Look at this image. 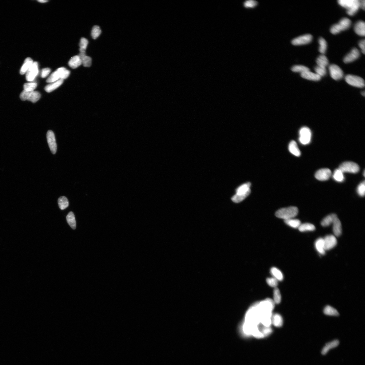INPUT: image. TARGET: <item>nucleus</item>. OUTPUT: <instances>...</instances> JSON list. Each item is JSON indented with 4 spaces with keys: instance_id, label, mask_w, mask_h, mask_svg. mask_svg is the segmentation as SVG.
I'll use <instances>...</instances> for the list:
<instances>
[{
    "instance_id": "6e6552de",
    "label": "nucleus",
    "mask_w": 365,
    "mask_h": 365,
    "mask_svg": "<svg viewBox=\"0 0 365 365\" xmlns=\"http://www.w3.org/2000/svg\"><path fill=\"white\" fill-rule=\"evenodd\" d=\"M330 75L332 79L335 80H339L343 78V72L337 65L332 64L328 67Z\"/></svg>"
},
{
    "instance_id": "0eeeda50",
    "label": "nucleus",
    "mask_w": 365,
    "mask_h": 365,
    "mask_svg": "<svg viewBox=\"0 0 365 365\" xmlns=\"http://www.w3.org/2000/svg\"><path fill=\"white\" fill-rule=\"evenodd\" d=\"M299 140L302 144L306 145L309 144L311 139V132L307 127H303L299 130Z\"/></svg>"
},
{
    "instance_id": "473e14b6",
    "label": "nucleus",
    "mask_w": 365,
    "mask_h": 365,
    "mask_svg": "<svg viewBox=\"0 0 365 365\" xmlns=\"http://www.w3.org/2000/svg\"><path fill=\"white\" fill-rule=\"evenodd\" d=\"M58 204L59 208L62 210L67 208L69 204L67 198L64 196L61 197L59 198Z\"/></svg>"
},
{
    "instance_id": "9d476101",
    "label": "nucleus",
    "mask_w": 365,
    "mask_h": 365,
    "mask_svg": "<svg viewBox=\"0 0 365 365\" xmlns=\"http://www.w3.org/2000/svg\"><path fill=\"white\" fill-rule=\"evenodd\" d=\"M323 239L326 251L333 248L337 244V240L334 235H327L323 238Z\"/></svg>"
},
{
    "instance_id": "2f4dec72",
    "label": "nucleus",
    "mask_w": 365,
    "mask_h": 365,
    "mask_svg": "<svg viewBox=\"0 0 365 365\" xmlns=\"http://www.w3.org/2000/svg\"><path fill=\"white\" fill-rule=\"evenodd\" d=\"M343 173L339 168L335 170L333 175L334 180L337 182H341L344 179Z\"/></svg>"
},
{
    "instance_id": "9b49d317",
    "label": "nucleus",
    "mask_w": 365,
    "mask_h": 365,
    "mask_svg": "<svg viewBox=\"0 0 365 365\" xmlns=\"http://www.w3.org/2000/svg\"><path fill=\"white\" fill-rule=\"evenodd\" d=\"M39 72L38 65L37 62H34L26 73V79L28 81H33Z\"/></svg>"
},
{
    "instance_id": "49530a36",
    "label": "nucleus",
    "mask_w": 365,
    "mask_h": 365,
    "mask_svg": "<svg viewBox=\"0 0 365 365\" xmlns=\"http://www.w3.org/2000/svg\"><path fill=\"white\" fill-rule=\"evenodd\" d=\"M266 282L268 285L272 287H276L278 285V280L275 278H268L266 279Z\"/></svg>"
},
{
    "instance_id": "393cba45",
    "label": "nucleus",
    "mask_w": 365,
    "mask_h": 365,
    "mask_svg": "<svg viewBox=\"0 0 365 365\" xmlns=\"http://www.w3.org/2000/svg\"><path fill=\"white\" fill-rule=\"evenodd\" d=\"M63 83V80L60 79L51 84L48 85L45 88V90L47 92H51L60 87Z\"/></svg>"
},
{
    "instance_id": "423d86ee",
    "label": "nucleus",
    "mask_w": 365,
    "mask_h": 365,
    "mask_svg": "<svg viewBox=\"0 0 365 365\" xmlns=\"http://www.w3.org/2000/svg\"><path fill=\"white\" fill-rule=\"evenodd\" d=\"M343 173H355L359 172V165L355 162L348 161L344 162L341 164L339 168Z\"/></svg>"
},
{
    "instance_id": "7c9ffc66",
    "label": "nucleus",
    "mask_w": 365,
    "mask_h": 365,
    "mask_svg": "<svg viewBox=\"0 0 365 365\" xmlns=\"http://www.w3.org/2000/svg\"><path fill=\"white\" fill-rule=\"evenodd\" d=\"M285 222L287 225L294 228H298L301 225V222L298 219L291 218L285 220Z\"/></svg>"
},
{
    "instance_id": "6ab92c4d",
    "label": "nucleus",
    "mask_w": 365,
    "mask_h": 365,
    "mask_svg": "<svg viewBox=\"0 0 365 365\" xmlns=\"http://www.w3.org/2000/svg\"><path fill=\"white\" fill-rule=\"evenodd\" d=\"M289 151L295 156L299 157L301 155V152L299 149L297 143L294 141H291L289 146Z\"/></svg>"
},
{
    "instance_id": "72a5a7b5",
    "label": "nucleus",
    "mask_w": 365,
    "mask_h": 365,
    "mask_svg": "<svg viewBox=\"0 0 365 365\" xmlns=\"http://www.w3.org/2000/svg\"><path fill=\"white\" fill-rule=\"evenodd\" d=\"M319 43L320 46L319 49V52L323 55L325 54L327 47L326 40L322 37H320L319 40Z\"/></svg>"
},
{
    "instance_id": "79ce46f5",
    "label": "nucleus",
    "mask_w": 365,
    "mask_h": 365,
    "mask_svg": "<svg viewBox=\"0 0 365 365\" xmlns=\"http://www.w3.org/2000/svg\"><path fill=\"white\" fill-rule=\"evenodd\" d=\"M101 32V30L99 26H95L93 27L91 32L92 38L94 39H97L100 36Z\"/></svg>"
},
{
    "instance_id": "a211bd4d",
    "label": "nucleus",
    "mask_w": 365,
    "mask_h": 365,
    "mask_svg": "<svg viewBox=\"0 0 365 365\" xmlns=\"http://www.w3.org/2000/svg\"><path fill=\"white\" fill-rule=\"evenodd\" d=\"M315 246L316 250L321 255L325 254L326 251L324 249L323 238H319L317 239L315 242Z\"/></svg>"
},
{
    "instance_id": "f8f14e48",
    "label": "nucleus",
    "mask_w": 365,
    "mask_h": 365,
    "mask_svg": "<svg viewBox=\"0 0 365 365\" xmlns=\"http://www.w3.org/2000/svg\"><path fill=\"white\" fill-rule=\"evenodd\" d=\"M47 143L52 153L55 154L56 152L57 145L54 134L52 131L49 130L46 135Z\"/></svg>"
},
{
    "instance_id": "864d4df0",
    "label": "nucleus",
    "mask_w": 365,
    "mask_h": 365,
    "mask_svg": "<svg viewBox=\"0 0 365 365\" xmlns=\"http://www.w3.org/2000/svg\"><path fill=\"white\" fill-rule=\"evenodd\" d=\"M365 92H364V91L363 92H362V95H363V96H365Z\"/></svg>"
},
{
    "instance_id": "a19ab883",
    "label": "nucleus",
    "mask_w": 365,
    "mask_h": 365,
    "mask_svg": "<svg viewBox=\"0 0 365 365\" xmlns=\"http://www.w3.org/2000/svg\"><path fill=\"white\" fill-rule=\"evenodd\" d=\"M274 299L275 303L279 304L281 302V296L280 290L277 287H275L274 290Z\"/></svg>"
},
{
    "instance_id": "c85d7f7f",
    "label": "nucleus",
    "mask_w": 365,
    "mask_h": 365,
    "mask_svg": "<svg viewBox=\"0 0 365 365\" xmlns=\"http://www.w3.org/2000/svg\"><path fill=\"white\" fill-rule=\"evenodd\" d=\"M40 93L37 91L30 92L27 97V100L33 103H35L40 98Z\"/></svg>"
},
{
    "instance_id": "de8ad7c7",
    "label": "nucleus",
    "mask_w": 365,
    "mask_h": 365,
    "mask_svg": "<svg viewBox=\"0 0 365 365\" xmlns=\"http://www.w3.org/2000/svg\"><path fill=\"white\" fill-rule=\"evenodd\" d=\"M257 4L258 2L256 1L249 0L244 2V6L246 8H254L257 5Z\"/></svg>"
},
{
    "instance_id": "ddd939ff",
    "label": "nucleus",
    "mask_w": 365,
    "mask_h": 365,
    "mask_svg": "<svg viewBox=\"0 0 365 365\" xmlns=\"http://www.w3.org/2000/svg\"><path fill=\"white\" fill-rule=\"evenodd\" d=\"M331 170L328 168H323L318 170L315 174V176L317 180L320 181H326L331 176Z\"/></svg>"
},
{
    "instance_id": "412c9836",
    "label": "nucleus",
    "mask_w": 365,
    "mask_h": 365,
    "mask_svg": "<svg viewBox=\"0 0 365 365\" xmlns=\"http://www.w3.org/2000/svg\"><path fill=\"white\" fill-rule=\"evenodd\" d=\"M339 343V342L338 340H335L327 343L325 345V346L323 348L322 351V354L324 355H326L331 349L337 347Z\"/></svg>"
},
{
    "instance_id": "4be33fe9",
    "label": "nucleus",
    "mask_w": 365,
    "mask_h": 365,
    "mask_svg": "<svg viewBox=\"0 0 365 365\" xmlns=\"http://www.w3.org/2000/svg\"><path fill=\"white\" fill-rule=\"evenodd\" d=\"M33 63V61L30 58H26L24 61L22 67L20 69V74L22 75L25 74Z\"/></svg>"
},
{
    "instance_id": "09e8293b",
    "label": "nucleus",
    "mask_w": 365,
    "mask_h": 365,
    "mask_svg": "<svg viewBox=\"0 0 365 365\" xmlns=\"http://www.w3.org/2000/svg\"><path fill=\"white\" fill-rule=\"evenodd\" d=\"M51 71V69L49 68H44L42 70L41 75V77L43 78H45L50 74Z\"/></svg>"
},
{
    "instance_id": "e433bc0d",
    "label": "nucleus",
    "mask_w": 365,
    "mask_h": 365,
    "mask_svg": "<svg viewBox=\"0 0 365 365\" xmlns=\"http://www.w3.org/2000/svg\"><path fill=\"white\" fill-rule=\"evenodd\" d=\"M56 71L59 73L60 79L64 80L66 79L70 74V71L64 67L59 68Z\"/></svg>"
},
{
    "instance_id": "bb28decb",
    "label": "nucleus",
    "mask_w": 365,
    "mask_h": 365,
    "mask_svg": "<svg viewBox=\"0 0 365 365\" xmlns=\"http://www.w3.org/2000/svg\"><path fill=\"white\" fill-rule=\"evenodd\" d=\"M66 220L71 228L75 230L76 228V221L74 213L72 212H69L66 217Z\"/></svg>"
},
{
    "instance_id": "5fc2aeb1",
    "label": "nucleus",
    "mask_w": 365,
    "mask_h": 365,
    "mask_svg": "<svg viewBox=\"0 0 365 365\" xmlns=\"http://www.w3.org/2000/svg\"><path fill=\"white\" fill-rule=\"evenodd\" d=\"M365 171H364V173H363V175H364V176H365Z\"/></svg>"
},
{
    "instance_id": "dca6fc26",
    "label": "nucleus",
    "mask_w": 365,
    "mask_h": 365,
    "mask_svg": "<svg viewBox=\"0 0 365 365\" xmlns=\"http://www.w3.org/2000/svg\"><path fill=\"white\" fill-rule=\"evenodd\" d=\"M355 33L361 36H364L365 35V23L363 21L357 22L354 27Z\"/></svg>"
},
{
    "instance_id": "a18cd8bd",
    "label": "nucleus",
    "mask_w": 365,
    "mask_h": 365,
    "mask_svg": "<svg viewBox=\"0 0 365 365\" xmlns=\"http://www.w3.org/2000/svg\"><path fill=\"white\" fill-rule=\"evenodd\" d=\"M357 192L360 196L363 197L365 196V182L364 181L359 184L357 188Z\"/></svg>"
},
{
    "instance_id": "37998d69",
    "label": "nucleus",
    "mask_w": 365,
    "mask_h": 365,
    "mask_svg": "<svg viewBox=\"0 0 365 365\" xmlns=\"http://www.w3.org/2000/svg\"><path fill=\"white\" fill-rule=\"evenodd\" d=\"M314 70L316 74L320 77L325 76L327 74V71L325 67L317 66L315 67Z\"/></svg>"
},
{
    "instance_id": "7ed1b4c3",
    "label": "nucleus",
    "mask_w": 365,
    "mask_h": 365,
    "mask_svg": "<svg viewBox=\"0 0 365 365\" xmlns=\"http://www.w3.org/2000/svg\"><path fill=\"white\" fill-rule=\"evenodd\" d=\"M298 213V208L295 207L291 206L279 209L275 212V215L277 217L285 220L294 218Z\"/></svg>"
},
{
    "instance_id": "2eb2a0df",
    "label": "nucleus",
    "mask_w": 365,
    "mask_h": 365,
    "mask_svg": "<svg viewBox=\"0 0 365 365\" xmlns=\"http://www.w3.org/2000/svg\"><path fill=\"white\" fill-rule=\"evenodd\" d=\"M332 224L334 236L336 237L340 236L342 233V226L341 222L338 217L336 218Z\"/></svg>"
},
{
    "instance_id": "39448f33",
    "label": "nucleus",
    "mask_w": 365,
    "mask_h": 365,
    "mask_svg": "<svg viewBox=\"0 0 365 365\" xmlns=\"http://www.w3.org/2000/svg\"><path fill=\"white\" fill-rule=\"evenodd\" d=\"M346 82L351 86L359 88H363L365 86L364 80L360 77L348 75L345 78Z\"/></svg>"
},
{
    "instance_id": "cd10ccee",
    "label": "nucleus",
    "mask_w": 365,
    "mask_h": 365,
    "mask_svg": "<svg viewBox=\"0 0 365 365\" xmlns=\"http://www.w3.org/2000/svg\"><path fill=\"white\" fill-rule=\"evenodd\" d=\"M298 229L300 232H304L314 231L315 229V227L314 225L310 223H305L301 224Z\"/></svg>"
},
{
    "instance_id": "c03bdc74",
    "label": "nucleus",
    "mask_w": 365,
    "mask_h": 365,
    "mask_svg": "<svg viewBox=\"0 0 365 365\" xmlns=\"http://www.w3.org/2000/svg\"><path fill=\"white\" fill-rule=\"evenodd\" d=\"M37 86V84L35 83H26L24 85V90L28 92L33 91Z\"/></svg>"
},
{
    "instance_id": "f03ea898",
    "label": "nucleus",
    "mask_w": 365,
    "mask_h": 365,
    "mask_svg": "<svg viewBox=\"0 0 365 365\" xmlns=\"http://www.w3.org/2000/svg\"><path fill=\"white\" fill-rule=\"evenodd\" d=\"M338 2L347 9V14L350 16L354 15L360 7L359 0H339Z\"/></svg>"
},
{
    "instance_id": "4468645a",
    "label": "nucleus",
    "mask_w": 365,
    "mask_h": 365,
    "mask_svg": "<svg viewBox=\"0 0 365 365\" xmlns=\"http://www.w3.org/2000/svg\"><path fill=\"white\" fill-rule=\"evenodd\" d=\"M360 55L359 51L356 48H354L344 57L343 60V62L345 63H351L358 59Z\"/></svg>"
},
{
    "instance_id": "c9c22d12",
    "label": "nucleus",
    "mask_w": 365,
    "mask_h": 365,
    "mask_svg": "<svg viewBox=\"0 0 365 365\" xmlns=\"http://www.w3.org/2000/svg\"><path fill=\"white\" fill-rule=\"evenodd\" d=\"M270 272L275 278L276 279L278 280L281 281L283 279V275L281 272L276 267H272L271 269Z\"/></svg>"
},
{
    "instance_id": "ea45409f",
    "label": "nucleus",
    "mask_w": 365,
    "mask_h": 365,
    "mask_svg": "<svg viewBox=\"0 0 365 365\" xmlns=\"http://www.w3.org/2000/svg\"><path fill=\"white\" fill-rule=\"evenodd\" d=\"M88 43V41L86 39L84 38L81 39L79 44L80 52H86Z\"/></svg>"
},
{
    "instance_id": "20e7f679",
    "label": "nucleus",
    "mask_w": 365,
    "mask_h": 365,
    "mask_svg": "<svg viewBox=\"0 0 365 365\" xmlns=\"http://www.w3.org/2000/svg\"><path fill=\"white\" fill-rule=\"evenodd\" d=\"M351 24V21L350 19L347 18H343L338 23L334 24L331 27L330 32L333 34H338L341 32L348 29Z\"/></svg>"
},
{
    "instance_id": "f704fd0d",
    "label": "nucleus",
    "mask_w": 365,
    "mask_h": 365,
    "mask_svg": "<svg viewBox=\"0 0 365 365\" xmlns=\"http://www.w3.org/2000/svg\"><path fill=\"white\" fill-rule=\"evenodd\" d=\"M324 314L328 315L337 316L339 315L337 310L330 306H326L324 308Z\"/></svg>"
},
{
    "instance_id": "603ef678",
    "label": "nucleus",
    "mask_w": 365,
    "mask_h": 365,
    "mask_svg": "<svg viewBox=\"0 0 365 365\" xmlns=\"http://www.w3.org/2000/svg\"><path fill=\"white\" fill-rule=\"evenodd\" d=\"M38 1L39 2L43 3V2H47L48 1H46V0H39V1Z\"/></svg>"
},
{
    "instance_id": "f257e3e1",
    "label": "nucleus",
    "mask_w": 365,
    "mask_h": 365,
    "mask_svg": "<svg viewBox=\"0 0 365 365\" xmlns=\"http://www.w3.org/2000/svg\"><path fill=\"white\" fill-rule=\"evenodd\" d=\"M250 182L243 184L239 186L236 190V194L232 197V201L235 202H240L248 197L251 193Z\"/></svg>"
},
{
    "instance_id": "58836bf2",
    "label": "nucleus",
    "mask_w": 365,
    "mask_h": 365,
    "mask_svg": "<svg viewBox=\"0 0 365 365\" xmlns=\"http://www.w3.org/2000/svg\"><path fill=\"white\" fill-rule=\"evenodd\" d=\"M60 79V75L59 72L56 71L52 73L46 80L48 83H52L56 82Z\"/></svg>"
},
{
    "instance_id": "f3484780",
    "label": "nucleus",
    "mask_w": 365,
    "mask_h": 365,
    "mask_svg": "<svg viewBox=\"0 0 365 365\" xmlns=\"http://www.w3.org/2000/svg\"><path fill=\"white\" fill-rule=\"evenodd\" d=\"M301 76L304 79L308 80L317 81L321 79V77L314 73L308 71L301 74Z\"/></svg>"
},
{
    "instance_id": "aec40b11",
    "label": "nucleus",
    "mask_w": 365,
    "mask_h": 365,
    "mask_svg": "<svg viewBox=\"0 0 365 365\" xmlns=\"http://www.w3.org/2000/svg\"><path fill=\"white\" fill-rule=\"evenodd\" d=\"M338 217L335 214H332L324 218L321 222L322 226L324 227H326L332 224L333 222Z\"/></svg>"
},
{
    "instance_id": "4c0bfd02",
    "label": "nucleus",
    "mask_w": 365,
    "mask_h": 365,
    "mask_svg": "<svg viewBox=\"0 0 365 365\" xmlns=\"http://www.w3.org/2000/svg\"><path fill=\"white\" fill-rule=\"evenodd\" d=\"M291 70L294 72H299L302 73L310 71L308 67L301 65H297L294 66L291 68Z\"/></svg>"
},
{
    "instance_id": "a878e982",
    "label": "nucleus",
    "mask_w": 365,
    "mask_h": 365,
    "mask_svg": "<svg viewBox=\"0 0 365 365\" xmlns=\"http://www.w3.org/2000/svg\"><path fill=\"white\" fill-rule=\"evenodd\" d=\"M271 319L272 323L275 327H280L283 325V319L280 315L275 314L272 316Z\"/></svg>"
},
{
    "instance_id": "3c124183",
    "label": "nucleus",
    "mask_w": 365,
    "mask_h": 365,
    "mask_svg": "<svg viewBox=\"0 0 365 365\" xmlns=\"http://www.w3.org/2000/svg\"><path fill=\"white\" fill-rule=\"evenodd\" d=\"M360 7L362 8L364 10H365V1L364 0H361L360 1Z\"/></svg>"
},
{
    "instance_id": "b1692460",
    "label": "nucleus",
    "mask_w": 365,
    "mask_h": 365,
    "mask_svg": "<svg viewBox=\"0 0 365 365\" xmlns=\"http://www.w3.org/2000/svg\"><path fill=\"white\" fill-rule=\"evenodd\" d=\"M82 64V61L79 55L73 56L68 62L69 66L73 69L78 67Z\"/></svg>"
},
{
    "instance_id": "c756f323",
    "label": "nucleus",
    "mask_w": 365,
    "mask_h": 365,
    "mask_svg": "<svg viewBox=\"0 0 365 365\" xmlns=\"http://www.w3.org/2000/svg\"><path fill=\"white\" fill-rule=\"evenodd\" d=\"M318 66L325 67L328 64V61L327 57L324 55H320L316 61Z\"/></svg>"
},
{
    "instance_id": "5701e85b",
    "label": "nucleus",
    "mask_w": 365,
    "mask_h": 365,
    "mask_svg": "<svg viewBox=\"0 0 365 365\" xmlns=\"http://www.w3.org/2000/svg\"><path fill=\"white\" fill-rule=\"evenodd\" d=\"M79 56L84 67H89L91 66L92 59L86 55V52H80Z\"/></svg>"
},
{
    "instance_id": "8fccbe9b",
    "label": "nucleus",
    "mask_w": 365,
    "mask_h": 365,
    "mask_svg": "<svg viewBox=\"0 0 365 365\" xmlns=\"http://www.w3.org/2000/svg\"><path fill=\"white\" fill-rule=\"evenodd\" d=\"M365 41L364 39L360 41L358 43L359 46L362 52L364 54H365Z\"/></svg>"
},
{
    "instance_id": "1a4fd4ad",
    "label": "nucleus",
    "mask_w": 365,
    "mask_h": 365,
    "mask_svg": "<svg viewBox=\"0 0 365 365\" xmlns=\"http://www.w3.org/2000/svg\"><path fill=\"white\" fill-rule=\"evenodd\" d=\"M312 36L307 34L300 36L292 41L291 43L294 46H301L310 43L312 41Z\"/></svg>"
}]
</instances>
